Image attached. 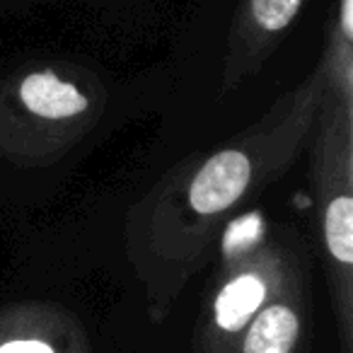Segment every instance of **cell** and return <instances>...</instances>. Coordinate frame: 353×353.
Masks as SVG:
<instances>
[{
  "label": "cell",
  "instance_id": "6da1fadb",
  "mask_svg": "<svg viewBox=\"0 0 353 353\" xmlns=\"http://www.w3.org/2000/svg\"><path fill=\"white\" fill-rule=\"evenodd\" d=\"M250 160L242 152H218L203 165V170L194 179L192 192H189L192 206L203 216L225 211L230 203H235L242 196V192L250 184Z\"/></svg>",
  "mask_w": 353,
  "mask_h": 353
},
{
  "label": "cell",
  "instance_id": "7a4b0ae2",
  "mask_svg": "<svg viewBox=\"0 0 353 353\" xmlns=\"http://www.w3.org/2000/svg\"><path fill=\"white\" fill-rule=\"evenodd\" d=\"M22 99L27 109L46 119L75 117L88 107V99L70 83H63L54 73H34L22 83Z\"/></svg>",
  "mask_w": 353,
  "mask_h": 353
},
{
  "label": "cell",
  "instance_id": "3957f363",
  "mask_svg": "<svg viewBox=\"0 0 353 353\" xmlns=\"http://www.w3.org/2000/svg\"><path fill=\"white\" fill-rule=\"evenodd\" d=\"M298 336V317L283 305L269 307L256 317L245 341V353H288Z\"/></svg>",
  "mask_w": 353,
  "mask_h": 353
},
{
  "label": "cell",
  "instance_id": "277c9868",
  "mask_svg": "<svg viewBox=\"0 0 353 353\" xmlns=\"http://www.w3.org/2000/svg\"><path fill=\"white\" fill-rule=\"evenodd\" d=\"M264 300V283L254 276H240L225 285L216 303V319L223 329H240Z\"/></svg>",
  "mask_w": 353,
  "mask_h": 353
},
{
  "label": "cell",
  "instance_id": "5b68a950",
  "mask_svg": "<svg viewBox=\"0 0 353 353\" xmlns=\"http://www.w3.org/2000/svg\"><path fill=\"white\" fill-rule=\"evenodd\" d=\"M327 245L334 259L341 264L353 261V201L351 196H339L327 211Z\"/></svg>",
  "mask_w": 353,
  "mask_h": 353
},
{
  "label": "cell",
  "instance_id": "8992f818",
  "mask_svg": "<svg viewBox=\"0 0 353 353\" xmlns=\"http://www.w3.org/2000/svg\"><path fill=\"white\" fill-rule=\"evenodd\" d=\"M303 0H252V12L264 30H283L298 12Z\"/></svg>",
  "mask_w": 353,
  "mask_h": 353
},
{
  "label": "cell",
  "instance_id": "52a82bcc",
  "mask_svg": "<svg viewBox=\"0 0 353 353\" xmlns=\"http://www.w3.org/2000/svg\"><path fill=\"white\" fill-rule=\"evenodd\" d=\"M0 353H54L41 341H10L0 348Z\"/></svg>",
  "mask_w": 353,
  "mask_h": 353
},
{
  "label": "cell",
  "instance_id": "ba28073f",
  "mask_svg": "<svg viewBox=\"0 0 353 353\" xmlns=\"http://www.w3.org/2000/svg\"><path fill=\"white\" fill-rule=\"evenodd\" d=\"M343 32L351 34V0H343Z\"/></svg>",
  "mask_w": 353,
  "mask_h": 353
}]
</instances>
